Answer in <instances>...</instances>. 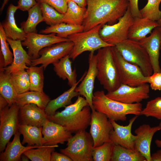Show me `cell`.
<instances>
[{"label": "cell", "instance_id": "cell-37", "mask_svg": "<svg viewBox=\"0 0 161 161\" xmlns=\"http://www.w3.org/2000/svg\"><path fill=\"white\" fill-rule=\"evenodd\" d=\"M11 74L12 81L18 95L30 91L29 77L26 70L19 71Z\"/></svg>", "mask_w": 161, "mask_h": 161}, {"label": "cell", "instance_id": "cell-32", "mask_svg": "<svg viewBox=\"0 0 161 161\" xmlns=\"http://www.w3.org/2000/svg\"><path fill=\"white\" fill-rule=\"evenodd\" d=\"M84 27L82 25H76L64 22L47 27L41 30L42 34H48L55 33L59 37L67 38L72 34L83 31Z\"/></svg>", "mask_w": 161, "mask_h": 161}, {"label": "cell", "instance_id": "cell-11", "mask_svg": "<svg viewBox=\"0 0 161 161\" xmlns=\"http://www.w3.org/2000/svg\"><path fill=\"white\" fill-rule=\"evenodd\" d=\"M149 87L147 83L134 87L121 84L116 90L108 92L106 95L112 99L124 103H139L149 97Z\"/></svg>", "mask_w": 161, "mask_h": 161}, {"label": "cell", "instance_id": "cell-46", "mask_svg": "<svg viewBox=\"0 0 161 161\" xmlns=\"http://www.w3.org/2000/svg\"><path fill=\"white\" fill-rule=\"evenodd\" d=\"M51 161H72L69 157L63 153L53 151L51 155Z\"/></svg>", "mask_w": 161, "mask_h": 161}, {"label": "cell", "instance_id": "cell-50", "mask_svg": "<svg viewBox=\"0 0 161 161\" xmlns=\"http://www.w3.org/2000/svg\"><path fill=\"white\" fill-rule=\"evenodd\" d=\"M9 0H3L2 4L0 8V11L2 12L3 10L5 5L7 4Z\"/></svg>", "mask_w": 161, "mask_h": 161}, {"label": "cell", "instance_id": "cell-12", "mask_svg": "<svg viewBox=\"0 0 161 161\" xmlns=\"http://www.w3.org/2000/svg\"><path fill=\"white\" fill-rule=\"evenodd\" d=\"M92 111L89 133L93 140L94 148L105 142H112L109 135L113 127L105 114L95 109Z\"/></svg>", "mask_w": 161, "mask_h": 161}, {"label": "cell", "instance_id": "cell-18", "mask_svg": "<svg viewBox=\"0 0 161 161\" xmlns=\"http://www.w3.org/2000/svg\"><path fill=\"white\" fill-rule=\"evenodd\" d=\"M147 52L152 65L153 73L161 72L159 64L160 51L161 48V28L155 27L148 37L139 41Z\"/></svg>", "mask_w": 161, "mask_h": 161}, {"label": "cell", "instance_id": "cell-51", "mask_svg": "<svg viewBox=\"0 0 161 161\" xmlns=\"http://www.w3.org/2000/svg\"><path fill=\"white\" fill-rule=\"evenodd\" d=\"M29 159L24 154H23L21 156V160L23 161H29Z\"/></svg>", "mask_w": 161, "mask_h": 161}, {"label": "cell", "instance_id": "cell-22", "mask_svg": "<svg viewBox=\"0 0 161 161\" xmlns=\"http://www.w3.org/2000/svg\"><path fill=\"white\" fill-rule=\"evenodd\" d=\"M157 21L147 18H134L133 22L130 26L128 38L139 41L151 32L155 27L159 26Z\"/></svg>", "mask_w": 161, "mask_h": 161}, {"label": "cell", "instance_id": "cell-34", "mask_svg": "<svg viewBox=\"0 0 161 161\" xmlns=\"http://www.w3.org/2000/svg\"><path fill=\"white\" fill-rule=\"evenodd\" d=\"M44 70L41 65L40 66H31L26 70L29 77L30 91L44 92Z\"/></svg>", "mask_w": 161, "mask_h": 161}, {"label": "cell", "instance_id": "cell-27", "mask_svg": "<svg viewBox=\"0 0 161 161\" xmlns=\"http://www.w3.org/2000/svg\"><path fill=\"white\" fill-rule=\"evenodd\" d=\"M50 100L49 96L44 92L30 91L18 94L15 103L20 107L32 103L44 110Z\"/></svg>", "mask_w": 161, "mask_h": 161}, {"label": "cell", "instance_id": "cell-9", "mask_svg": "<svg viewBox=\"0 0 161 161\" xmlns=\"http://www.w3.org/2000/svg\"><path fill=\"white\" fill-rule=\"evenodd\" d=\"M20 107L16 103L0 110V152L3 151L11 137L18 131Z\"/></svg>", "mask_w": 161, "mask_h": 161}, {"label": "cell", "instance_id": "cell-19", "mask_svg": "<svg viewBox=\"0 0 161 161\" xmlns=\"http://www.w3.org/2000/svg\"><path fill=\"white\" fill-rule=\"evenodd\" d=\"M42 132L43 145L64 144L72 136L61 125L49 120L43 126Z\"/></svg>", "mask_w": 161, "mask_h": 161}, {"label": "cell", "instance_id": "cell-21", "mask_svg": "<svg viewBox=\"0 0 161 161\" xmlns=\"http://www.w3.org/2000/svg\"><path fill=\"white\" fill-rule=\"evenodd\" d=\"M19 124L42 127L49 120L45 110L32 103L20 107L18 114Z\"/></svg>", "mask_w": 161, "mask_h": 161}, {"label": "cell", "instance_id": "cell-35", "mask_svg": "<svg viewBox=\"0 0 161 161\" xmlns=\"http://www.w3.org/2000/svg\"><path fill=\"white\" fill-rule=\"evenodd\" d=\"M58 145H43L36 149L32 148L25 151L23 154L32 161H51L52 152Z\"/></svg>", "mask_w": 161, "mask_h": 161}, {"label": "cell", "instance_id": "cell-48", "mask_svg": "<svg viewBox=\"0 0 161 161\" xmlns=\"http://www.w3.org/2000/svg\"><path fill=\"white\" fill-rule=\"evenodd\" d=\"M9 106L6 100L1 95H0V110Z\"/></svg>", "mask_w": 161, "mask_h": 161}, {"label": "cell", "instance_id": "cell-26", "mask_svg": "<svg viewBox=\"0 0 161 161\" xmlns=\"http://www.w3.org/2000/svg\"><path fill=\"white\" fill-rule=\"evenodd\" d=\"M69 54L53 64V69L56 75L64 80L67 79L68 84L71 87L77 82V75L75 69H72V62Z\"/></svg>", "mask_w": 161, "mask_h": 161}, {"label": "cell", "instance_id": "cell-20", "mask_svg": "<svg viewBox=\"0 0 161 161\" xmlns=\"http://www.w3.org/2000/svg\"><path fill=\"white\" fill-rule=\"evenodd\" d=\"M7 41L13 52V59L10 65L3 68L6 72L13 73L20 70H26L31 66L32 59L23 49L21 41L9 38Z\"/></svg>", "mask_w": 161, "mask_h": 161}, {"label": "cell", "instance_id": "cell-47", "mask_svg": "<svg viewBox=\"0 0 161 161\" xmlns=\"http://www.w3.org/2000/svg\"><path fill=\"white\" fill-rule=\"evenodd\" d=\"M151 161H161V149L151 155Z\"/></svg>", "mask_w": 161, "mask_h": 161}, {"label": "cell", "instance_id": "cell-45", "mask_svg": "<svg viewBox=\"0 0 161 161\" xmlns=\"http://www.w3.org/2000/svg\"><path fill=\"white\" fill-rule=\"evenodd\" d=\"M131 14L134 18L142 17L139 9L138 0H128Z\"/></svg>", "mask_w": 161, "mask_h": 161}, {"label": "cell", "instance_id": "cell-36", "mask_svg": "<svg viewBox=\"0 0 161 161\" xmlns=\"http://www.w3.org/2000/svg\"><path fill=\"white\" fill-rule=\"evenodd\" d=\"M39 3L44 21L46 24L50 26L63 22L64 14L59 13L47 3Z\"/></svg>", "mask_w": 161, "mask_h": 161}, {"label": "cell", "instance_id": "cell-10", "mask_svg": "<svg viewBox=\"0 0 161 161\" xmlns=\"http://www.w3.org/2000/svg\"><path fill=\"white\" fill-rule=\"evenodd\" d=\"M113 50L121 84L134 87L147 83V77L138 66L125 60L114 46Z\"/></svg>", "mask_w": 161, "mask_h": 161}, {"label": "cell", "instance_id": "cell-42", "mask_svg": "<svg viewBox=\"0 0 161 161\" xmlns=\"http://www.w3.org/2000/svg\"><path fill=\"white\" fill-rule=\"evenodd\" d=\"M39 3H45L51 6L59 13L64 14L67 8L68 0H37Z\"/></svg>", "mask_w": 161, "mask_h": 161}, {"label": "cell", "instance_id": "cell-44", "mask_svg": "<svg viewBox=\"0 0 161 161\" xmlns=\"http://www.w3.org/2000/svg\"><path fill=\"white\" fill-rule=\"evenodd\" d=\"M37 2L36 0H18L17 6L18 9L23 11H28Z\"/></svg>", "mask_w": 161, "mask_h": 161}, {"label": "cell", "instance_id": "cell-24", "mask_svg": "<svg viewBox=\"0 0 161 161\" xmlns=\"http://www.w3.org/2000/svg\"><path fill=\"white\" fill-rule=\"evenodd\" d=\"M20 134L18 131L14 135L13 141L7 143L4 151L1 152L0 161H20L21 155L26 151L30 149L37 148L41 146H23L20 142Z\"/></svg>", "mask_w": 161, "mask_h": 161}, {"label": "cell", "instance_id": "cell-23", "mask_svg": "<svg viewBox=\"0 0 161 161\" xmlns=\"http://www.w3.org/2000/svg\"><path fill=\"white\" fill-rule=\"evenodd\" d=\"M18 9L17 6L10 4L8 7L5 19L0 23L7 38L22 41L25 39L26 33L16 24L15 14Z\"/></svg>", "mask_w": 161, "mask_h": 161}, {"label": "cell", "instance_id": "cell-33", "mask_svg": "<svg viewBox=\"0 0 161 161\" xmlns=\"http://www.w3.org/2000/svg\"><path fill=\"white\" fill-rule=\"evenodd\" d=\"M28 16L26 21L21 24V28L27 33L37 32L38 24L44 21L40 3L37 4L28 11Z\"/></svg>", "mask_w": 161, "mask_h": 161}, {"label": "cell", "instance_id": "cell-25", "mask_svg": "<svg viewBox=\"0 0 161 161\" xmlns=\"http://www.w3.org/2000/svg\"><path fill=\"white\" fill-rule=\"evenodd\" d=\"M86 72L85 71L78 81L70 89L56 98L50 100L44 110L48 117L53 115L58 109L72 104V98L79 95V93L75 91V89L83 79Z\"/></svg>", "mask_w": 161, "mask_h": 161}, {"label": "cell", "instance_id": "cell-1", "mask_svg": "<svg viewBox=\"0 0 161 161\" xmlns=\"http://www.w3.org/2000/svg\"><path fill=\"white\" fill-rule=\"evenodd\" d=\"M128 0H87L83 31L100 24H113L125 14Z\"/></svg>", "mask_w": 161, "mask_h": 161}, {"label": "cell", "instance_id": "cell-31", "mask_svg": "<svg viewBox=\"0 0 161 161\" xmlns=\"http://www.w3.org/2000/svg\"><path fill=\"white\" fill-rule=\"evenodd\" d=\"M111 161H147L141 154L136 150L127 148L114 144Z\"/></svg>", "mask_w": 161, "mask_h": 161}, {"label": "cell", "instance_id": "cell-5", "mask_svg": "<svg viewBox=\"0 0 161 161\" xmlns=\"http://www.w3.org/2000/svg\"><path fill=\"white\" fill-rule=\"evenodd\" d=\"M102 25L100 24L85 31L75 33L67 38L73 42L74 46L69 54V57L75 59L84 52H94L102 48L113 46L103 41L99 35Z\"/></svg>", "mask_w": 161, "mask_h": 161}, {"label": "cell", "instance_id": "cell-53", "mask_svg": "<svg viewBox=\"0 0 161 161\" xmlns=\"http://www.w3.org/2000/svg\"><path fill=\"white\" fill-rule=\"evenodd\" d=\"M157 22L159 25V26L161 28V19L157 21Z\"/></svg>", "mask_w": 161, "mask_h": 161}, {"label": "cell", "instance_id": "cell-14", "mask_svg": "<svg viewBox=\"0 0 161 161\" xmlns=\"http://www.w3.org/2000/svg\"><path fill=\"white\" fill-rule=\"evenodd\" d=\"M73 46V42L68 41L46 47L40 51L38 58L32 60L31 66L41 64L45 69L49 64H53L66 55L69 54Z\"/></svg>", "mask_w": 161, "mask_h": 161}, {"label": "cell", "instance_id": "cell-41", "mask_svg": "<svg viewBox=\"0 0 161 161\" xmlns=\"http://www.w3.org/2000/svg\"><path fill=\"white\" fill-rule=\"evenodd\" d=\"M140 115L152 117L161 120V97H158L147 102Z\"/></svg>", "mask_w": 161, "mask_h": 161}, {"label": "cell", "instance_id": "cell-29", "mask_svg": "<svg viewBox=\"0 0 161 161\" xmlns=\"http://www.w3.org/2000/svg\"><path fill=\"white\" fill-rule=\"evenodd\" d=\"M0 94L10 106L16 102L18 94L12 80L11 74L0 70Z\"/></svg>", "mask_w": 161, "mask_h": 161}, {"label": "cell", "instance_id": "cell-43", "mask_svg": "<svg viewBox=\"0 0 161 161\" xmlns=\"http://www.w3.org/2000/svg\"><path fill=\"white\" fill-rule=\"evenodd\" d=\"M146 83L150 84V86L154 90H161V72L153 73L147 77Z\"/></svg>", "mask_w": 161, "mask_h": 161}, {"label": "cell", "instance_id": "cell-7", "mask_svg": "<svg viewBox=\"0 0 161 161\" xmlns=\"http://www.w3.org/2000/svg\"><path fill=\"white\" fill-rule=\"evenodd\" d=\"M67 147L60 150L61 153L72 161H92L93 142L90 134L86 130L80 131L67 142Z\"/></svg>", "mask_w": 161, "mask_h": 161}, {"label": "cell", "instance_id": "cell-54", "mask_svg": "<svg viewBox=\"0 0 161 161\" xmlns=\"http://www.w3.org/2000/svg\"><path fill=\"white\" fill-rule=\"evenodd\" d=\"M36 1H37V0H36Z\"/></svg>", "mask_w": 161, "mask_h": 161}, {"label": "cell", "instance_id": "cell-39", "mask_svg": "<svg viewBox=\"0 0 161 161\" xmlns=\"http://www.w3.org/2000/svg\"><path fill=\"white\" fill-rule=\"evenodd\" d=\"M114 145L112 142H106L93 148L92 152L93 161H111Z\"/></svg>", "mask_w": 161, "mask_h": 161}, {"label": "cell", "instance_id": "cell-4", "mask_svg": "<svg viewBox=\"0 0 161 161\" xmlns=\"http://www.w3.org/2000/svg\"><path fill=\"white\" fill-rule=\"evenodd\" d=\"M113 46L98 50L97 58V76L100 83L108 92L117 89L121 85L118 69L114 58Z\"/></svg>", "mask_w": 161, "mask_h": 161}, {"label": "cell", "instance_id": "cell-38", "mask_svg": "<svg viewBox=\"0 0 161 161\" xmlns=\"http://www.w3.org/2000/svg\"><path fill=\"white\" fill-rule=\"evenodd\" d=\"M146 4L141 10L142 17L157 21L161 19V11L159 7L161 0H147Z\"/></svg>", "mask_w": 161, "mask_h": 161}, {"label": "cell", "instance_id": "cell-8", "mask_svg": "<svg viewBox=\"0 0 161 161\" xmlns=\"http://www.w3.org/2000/svg\"><path fill=\"white\" fill-rule=\"evenodd\" d=\"M133 20L129 5L125 14L117 23L102 26L99 32L100 35L104 41L114 46L128 39L129 29Z\"/></svg>", "mask_w": 161, "mask_h": 161}, {"label": "cell", "instance_id": "cell-17", "mask_svg": "<svg viewBox=\"0 0 161 161\" xmlns=\"http://www.w3.org/2000/svg\"><path fill=\"white\" fill-rule=\"evenodd\" d=\"M138 116L136 115L130 119L128 124L126 126L120 125L116 121L109 120L113 129L110 133L109 137L111 141L114 144H118L125 148L135 150L134 141L136 135L131 133L132 125Z\"/></svg>", "mask_w": 161, "mask_h": 161}, {"label": "cell", "instance_id": "cell-30", "mask_svg": "<svg viewBox=\"0 0 161 161\" xmlns=\"http://www.w3.org/2000/svg\"><path fill=\"white\" fill-rule=\"evenodd\" d=\"M86 10V7L79 6L71 0H68L67 8L64 14L63 22L76 25H83Z\"/></svg>", "mask_w": 161, "mask_h": 161}, {"label": "cell", "instance_id": "cell-49", "mask_svg": "<svg viewBox=\"0 0 161 161\" xmlns=\"http://www.w3.org/2000/svg\"><path fill=\"white\" fill-rule=\"evenodd\" d=\"M79 6L82 7H86L87 6V0H71Z\"/></svg>", "mask_w": 161, "mask_h": 161}, {"label": "cell", "instance_id": "cell-15", "mask_svg": "<svg viewBox=\"0 0 161 161\" xmlns=\"http://www.w3.org/2000/svg\"><path fill=\"white\" fill-rule=\"evenodd\" d=\"M89 68L81 82L75 89V91L83 96L87 102L91 110L95 109L92 104L93 91L95 79L97 78V58L94 52H90L88 58Z\"/></svg>", "mask_w": 161, "mask_h": 161}, {"label": "cell", "instance_id": "cell-28", "mask_svg": "<svg viewBox=\"0 0 161 161\" xmlns=\"http://www.w3.org/2000/svg\"><path fill=\"white\" fill-rule=\"evenodd\" d=\"M42 129V127L19 124L18 131L23 136L22 144L27 143L28 146H43Z\"/></svg>", "mask_w": 161, "mask_h": 161}, {"label": "cell", "instance_id": "cell-2", "mask_svg": "<svg viewBox=\"0 0 161 161\" xmlns=\"http://www.w3.org/2000/svg\"><path fill=\"white\" fill-rule=\"evenodd\" d=\"M90 109L85 98L79 95L73 103L65 106L64 110L56 112L48 119L71 133H75L86 130L90 125Z\"/></svg>", "mask_w": 161, "mask_h": 161}, {"label": "cell", "instance_id": "cell-6", "mask_svg": "<svg viewBox=\"0 0 161 161\" xmlns=\"http://www.w3.org/2000/svg\"><path fill=\"white\" fill-rule=\"evenodd\" d=\"M114 47L125 60L138 66L145 77L153 73L148 53L139 41L128 38Z\"/></svg>", "mask_w": 161, "mask_h": 161}, {"label": "cell", "instance_id": "cell-3", "mask_svg": "<svg viewBox=\"0 0 161 161\" xmlns=\"http://www.w3.org/2000/svg\"><path fill=\"white\" fill-rule=\"evenodd\" d=\"M92 104L97 111L105 114L110 120L126 121L127 115H140L142 105L140 103L128 104L112 99L104 91H97L93 94Z\"/></svg>", "mask_w": 161, "mask_h": 161}, {"label": "cell", "instance_id": "cell-52", "mask_svg": "<svg viewBox=\"0 0 161 161\" xmlns=\"http://www.w3.org/2000/svg\"><path fill=\"white\" fill-rule=\"evenodd\" d=\"M159 126H161V122L160 123ZM155 143L158 147H161V140H157Z\"/></svg>", "mask_w": 161, "mask_h": 161}, {"label": "cell", "instance_id": "cell-40", "mask_svg": "<svg viewBox=\"0 0 161 161\" xmlns=\"http://www.w3.org/2000/svg\"><path fill=\"white\" fill-rule=\"evenodd\" d=\"M2 26L0 23V43L1 53L3 57L4 68L10 65L13 62V54L10 51L9 43Z\"/></svg>", "mask_w": 161, "mask_h": 161}, {"label": "cell", "instance_id": "cell-16", "mask_svg": "<svg viewBox=\"0 0 161 161\" xmlns=\"http://www.w3.org/2000/svg\"><path fill=\"white\" fill-rule=\"evenodd\" d=\"M161 129V126L159 125L151 127L148 124H144L135 130V149L139 151L147 161H151L150 148L152 138L154 134Z\"/></svg>", "mask_w": 161, "mask_h": 161}, {"label": "cell", "instance_id": "cell-13", "mask_svg": "<svg viewBox=\"0 0 161 161\" xmlns=\"http://www.w3.org/2000/svg\"><path fill=\"white\" fill-rule=\"evenodd\" d=\"M55 34L27 33L25 39L21 41L22 44L27 48V52L32 60L35 59L39 57V52L42 49L56 43L69 41L67 38L58 37Z\"/></svg>", "mask_w": 161, "mask_h": 161}]
</instances>
